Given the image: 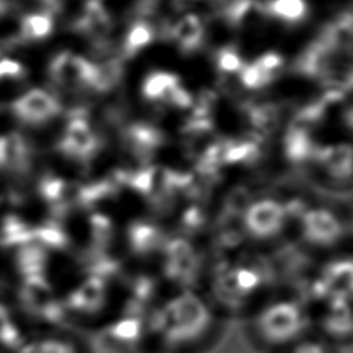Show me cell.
Returning <instances> with one entry per match:
<instances>
[{
    "label": "cell",
    "mask_w": 353,
    "mask_h": 353,
    "mask_svg": "<svg viewBox=\"0 0 353 353\" xmlns=\"http://www.w3.org/2000/svg\"><path fill=\"white\" fill-rule=\"evenodd\" d=\"M154 330L165 343L182 345L197 339L210 325L207 305L190 291L170 299L154 316Z\"/></svg>",
    "instance_id": "6da1fadb"
},
{
    "label": "cell",
    "mask_w": 353,
    "mask_h": 353,
    "mask_svg": "<svg viewBox=\"0 0 353 353\" xmlns=\"http://www.w3.org/2000/svg\"><path fill=\"white\" fill-rule=\"evenodd\" d=\"M256 325L266 341L283 343L301 334L305 327V317L296 303L281 301L263 309Z\"/></svg>",
    "instance_id": "7a4b0ae2"
},
{
    "label": "cell",
    "mask_w": 353,
    "mask_h": 353,
    "mask_svg": "<svg viewBox=\"0 0 353 353\" xmlns=\"http://www.w3.org/2000/svg\"><path fill=\"white\" fill-rule=\"evenodd\" d=\"M94 72L92 62L72 51H61L48 65V76L54 85L66 91L91 88Z\"/></svg>",
    "instance_id": "3957f363"
},
{
    "label": "cell",
    "mask_w": 353,
    "mask_h": 353,
    "mask_svg": "<svg viewBox=\"0 0 353 353\" xmlns=\"http://www.w3.org/2000/svg\"><path fill=\"white\" fill-rule=\"evenodd\" d=\"M98 148V139L90 121L80 112L73 113L58 142L59 152L72 160H87Z\"/></svg>",
    "instance_id": "277c9868"
},
{
    "label": "cell",
    "mask_w": 353,
    "mask_h": 353,
    "mask_svg": "<svg viewBox=\"0 0 353 353\" xmlns=\"http://www.w3.org/2000/svg\"><path fill=\"white\" fill-rule=\"evenodd\" d=\"M11 109L19 121L37 125L54 119L59 113L61 105L50 92L41 88H32L15 98Z\"/></svg>",
    "instance_id": "5b68a950"
},
{
    "label": "cell",
    "mask_w": 353,
    "mask_h": 353,
    "mask_svg": "<svg viewBox=\"0 0 353 353\" xmlns=\"http://www.w3.org/2000/svg\"><path fill=\"white\" fill-rule=\"evenodd\" d=\"M313 291L320 298L350 301L353 298V259L342 258L325 265Z\"/></svg>",
    "instance_id": "8992f818"
},
{
    "label": "cell",
    "mask_w": 353,
    "mask_h": 353,
    "mask_svg": "<svg viewBox=\"0 0 353 353\" xmlns=\"http://www.w3.org/2000/svg\"><path fill=\"white\" fill-rule=\"evenodd\" d=\"M164 274L179 284L193 283L197 273V254L185 239H174L164 244Z\"/></svg>",
    "instance_id": "52a82bcc"
},
{
    "label": "cell",
    "mask_w": 353,
    "mask_h": 353,
    "mask_svg": "<svg viewBox=\"0 0 353 353\" xmlns=\"http://www.w3.org/2000/svg\"><path fill=\"white\" fill-rule=\"evenodd\" d=\"M285 210L273 200H262L250 205L244 214L247 230L258 239L274 236L284 225Z\"/></svg>",
    "instance_id": "ba28073f"
},
{
    "label": "cell",
    "mask_w": 353,
    "mask_h": 353,
    "mask_svg": "<svg viewBox=\"0 0 353 353\" xmlns=\"http://www.w3.org/2000/svg\"><path fill=\"white\" fill-rule=\"evenodd\" d=\"M302 232L307 241L319 245H330L342 234L338 218L325 210H310L302 218Z\"/></svg>",
    "instance_id": "9c48e42d"
},
{
    "label": "cell",
    "mask_w": 353,
    "mask_h": 353,
    "mask_svg": "<svg viewBox=\"0 0 353 353\" xmlns=\"http://www.w3.org/2000/svg\"><path fill=\"white\" fill-rule=\"evenodd\" d=\"M28 339L15 309L0 299V353H15Z\"/></svg>",
    "instance_id": "30bf717a"
},
{
    "label": "cell",
    "mask_w": 353,
    "mask_h": 353,
    "mask_svg": "<svg viewBox=\"0 0 353 353\" xmlns=\"http://www.w3.org/2000/svg\"><path fill=\"white\" fill-rule=\"evenodd\" d=\"M15 353H84L81 345L63 334H41L28 336Z\"/></svg>",
    "instance_id": "8fae6325"
},
{
    "label": "cell",
    "mask_w": 353,
    "mask_h": 353,
    "mask_svg": "<svg viewBox=\"0 0 353 353\" xmlns=\"http://www.w3.org/2000/svg\"><path fill=\"white\" fill-rule=\"evenodd\" d=\"M76 28L95 43H101L106 37L110 28V17L101 0H87L84 3Z\"/></svg>",
    "instance_id": "7c38bea8"
},
{
    "label": "cell",
    "mask_w": 353,
    "mask_h": 353,
    "mask_svg": "<svg viewBox=\"0 0 353 353\" xmlns=\"http://www.w3.org/2000/svg\"><path fill=\"white\" fill-rule=\"evenodd\" d=\"M262 283L261 274L251 266H234L219 279V288L223 295L245 296L255 291Z\"/></svg>",
    "instance_id": "4fadbf2b"
},
{
    "label": "cell",
    "mask_w": 353,
    "mask_h": 353,
    "mask_svg": "<svg viewBox=\"0 0 353 353\" xmlns=\"http://www.w3.org/2000/svg\"><path fill=\"white\" fill-rule=\"evenodd\" d=\"M29 160V146L19 132L0 135V170L21 171L26 168Z\"/></svg>",
    "instance_id": "5bb4252c"
},
{
    "label": "cell",
    "mask_w": 353,
    "mask_h": 353,
    "mask_svg": "<svg viewBox=\"0 0 353 353\" xmlns=\"http://www.w3.org/2000/svg\"><path fill=\"white\" fill-rule=\"evenodd\" d=\"M319 160L334 176H349L353 172V146L349 143L325 146L319 150Z\"/></svg>",
    "instance_id": "9a60e30c"
},
{
    "label": "cell",
    "mask_w": 353,
    "mask_h": 353,
    "mask_svg": "<svg viewBox=\"0 0 353 353\" xmlns=\"http://www.w3.org/2000/svg\"><path fill=\"white\" fill-rule=\"evenodd\" d=\"M323 325L328 334L345 336L353 332V309L350 301L330 299L328 310L324 316Z\"/></svg>",
    "instance_id": "2e32d148"
},
{
    "label": "cell",
    "mask_w": 353,
    "mask_h": 353,
    "mask_svg": "<svg viewBox=\"0 0 353 353\" xmlns=\"http://www.w3.org/2000/svg\"><path fill=\"white\" fill-rule=\"evenodd\" d=\"M128 243L135 254L145 255L163 244V234L149 222H134L128 229Z\"/></svg>",
    "instance_id": "e0dca14e"
},
{
    "label": "cell",
    "mask_w": 353,
    "mask_h": 353,
    "mask_svg": "<svg viewBox=\"0 0 353 353\" xmlns=\"http://www.w3.org/2000/svg\"><path fill=\"white\" fill-rule=\"evenodd\" d=\"M54 30V19L48 11L25 14L19 21V40L40 41Z\"/></svg>",
    "instance_id": "ac0fdd59"
},
{
    "label": "cell",
    "mask_w": 353,
    "mask_h": 353,
    "mask_svg": "<svg viewBox=\"0 0 353 353\" xmlns=\"http://www.w3.org/2000/svg\"><path fill=\"white\" fill-rule=\"evenodd\" d=\"M178 87H181L178 76L168 72H154L145 79L142 92L143 97L150 101H170L171 95Z\"/></svg>",
    "instance_id": "d6986e66"
},
{
    "label": "cell",
    "mask_w": 353,
    "mask_h": 353,
    "mask_svg": "<svg viewBox=\"0 0 353 353\" xmlns=\"http://www.w3.org/2000/svg\"><path fill=\"white\" fill-rule=\"evenodd\" d=\"M203 32L200 18L194 14H188L176 22L174 28V39L185 51H190L201 43Z\"/></svg>",
    "instance_id": "ffe728a7"
},
{
    "label": "cell",
    "mask_w": 353,
    "mask_h": 353,
    "mask_svg": "<svg viewBox=\"0 0 353 353\" xmlns=\"http://www.w3.org/2000/svg\"><path fill=\"white\" fill-rule=\"evenodd\" d=\"M95 72L91 88L97 91H108L117 84L121 77V65L117 59H106L101 63H94Z\"/></svg>",
    "instance_id": "44dd1931"
},
{
    "label": "cell",
    "mask_w": 353,
    "mask_h": 353,
    "mask_svg": "<svg viewBox=\"0 0 353 353\" xmlns=\"http://www.w3.org/2000/svg\"><path fill=\"white\" fill-rule=\"evenodd\" d=\"M266 10L287 22H298L306 15V3L303 0H270Z\"/></svg>",
    "instance_id": "7402d4cb"
},
{
    "label": "cell",
    "mask_w": 353,
    "mask_h": 353,
    "mask_svg": "<svg viewBox=\"0 0 353 353\" xmlns=\"http://www.w3.org/2000/svg\"><path fill=\"white\" fill-rule=\"evenodd\" d=\"M153 39V29L145 22H137L128 30L124 40V52L134 55L146 47Z\"/></svg>",
    "instance_id": "603a6c76"
},
{
    "label": "cell",
    "mask_w": 353,
    "mask_h": 353,
    "mask_svg": "<svg viewBox=\"0 0 353 353\" xmlns=\"http://www.w3.org/2000/svg\"><path fill=\"white\" fill-rule=\"evenodd\" d=\"M287 153L294 160H301L312 153V143L306 132L292 130L287 137Z\"/></svg>",
    "instance_id": "cb8c5ba5"
},
{
    "label": "cell",
    "mask_w": 353,
    "mask_h": 353,
    "mask_svg": "<svg viewBox=\"0 0 353 353\" xmlns=\"http://www.w3.org/2000/svg\"><path fill=\"white\" fill-rule=\"evenodd\" d=\"M240 73H241L243 84L250 88H261L274 77V74L265 70L256 61L251 65L243 66Z\"/></svg>",
    "instance_id": "d4e9b609"
},
{
    "label": "cell",
    "mask_w": 353,
    "mask_h": 353,
    "mask_svg": "<svg viewBox=\"0 0 353 353\" xmlns=\"http://www.w3.org/2000/svg\"><path fill=\"white\" fill-rule=\"evenodd\" d=\"M26 76L25 66L17 59L1 58L0 59V84L21 83Z\"/></svg>",
    "instance_id": "484cf974"
},
{
    "label": "cell",
    "mask_w": 353,
    "mask_h": 353,
    "mask_svg": "<svg viewBox=\"0 0 353 353\" xmlns=\"http://www.w3.org/2000/svg\"><path fill=\"white\" fill-rule=\"evenodd\" d=\"M218 8L223 12V15L232 21L237 22L243 18L250 7V0H214Z\"/></svg>",
    "instance_id": "4316f807"
},
{
    "label": "cell",
    "mask_w": 353,
    "mask_h": 353,
    "mask_svg": "<svg viewBox=\"0 0 353 353\" xmlns=\"http://www.w3.org/2000/svg\"><path fill=\"white\" fill-rule=\"evenodd\" d=\"M251 121L261 130H269L276 121V112L270 106H261L251 112Z\"/></svg>",
    "instance_id": "83f0119b"
},
{
    "label": "cell",
    "mask_w": 353,
    "mask_h": 353,
    "mask_svg": "<svg viewBox=\"0 0 353 353\" xmlns=\"http://www.w3.org/2000/svg\"><path fill=\"white\" fill-rule=\"evenodd\" d=\"M218 66L223 72H240L244 65L237 52L230 48H225L218 55Z\"/></svg>",
    "instance_id": "f1b7e54d"
},
{
    "label": "cell",
    "mask_w": 353,
    "mask_h": 353,
    "mask_svg": "<svg viewBox=\"0 0 353 353\" xmlns=\"http://www.w3.org/2000/svg\"><path fill=\"white\" fill-rule=\"evenodd\" d=\"M292 353H325L324 347L317 342H305L295 347Z\"/></svg>",
    "instance_id": "f546056e"
},
{
    "label": "cell",
    "mask_w": 353,
    "mask_h": 353,
    "mask_svg": "<svg viewBox=\"0 0 353 353\" xmlns=\"http://www.w3.org/2000/svg\"><path fill=\"white\" fill-rule=\"evenodd\" d=\"M346 120H347V123L353 127V109L347 112V114H346Z\"/></svg>",
    "instance_id": "4dcf8cb0"
},
{
    "label": "cell",
    "mask_w": 353,
    "mask_h": 353,
    "mask_svg": "<svg viewBox=\"0 0 353 353\" xmlns=\"http://www.w3.org/2000/svg\"><path fill=\"white\" fill-rule=\"evenodd\" d=\"M40 1H43V3H46V4H48L50 7H55V6H57V3H58V0H40Z\"/></svg>",
    "instance_id": "1f68e13d"
}]
</instances>
